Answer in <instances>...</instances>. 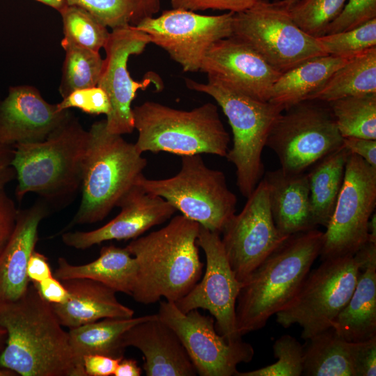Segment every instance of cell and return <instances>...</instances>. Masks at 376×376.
Instances as JSON below:
<instances>
[{
  "label": "cell",
  "instance_id": "1",
  "mask_svg": "<svg viewBox=\"0 0 376 376\" xmlns=\"http://www.w3.org/2000/svg\"><path fill=\"white\" fill-rule=\"evenodd\" d=\"M0 327L7 333L0 368L21 376H86L68 332L32 283L17 300L0 304Z\"/></svg>",
  "mask_w": 376,
  "mask_h": 376
},
{
  "label": "cell",
  "instance_id": "2",
  "mask_svg": "<svg viewBox=\"0 0 376 376\" xmlns=\"http://www.w3.org/2000/svg\"><path fill=\"white\" fill-rule=\"evenodd\" d=\"M199 228L198 223L177 215L125 246L137 265L131 295L136 302L154 304L162 297L176 302L199 281L203 267L196 243Z\"/></svg>",
  "mask_w": 376,
  "mask_h": 376
},
{
  "label": "cell",
  "instance_id": "3",
  "mask_svg": "<svg viewBox=\"0 0 376 376\" xmlns=\"http://www.w3.org/2000/svg\"><path fill=\"white\" fill-rule=\"evenodd\" d=\"M323 235L316 228L290 235L241 282L235 308L240 336L263 329L292 299L320 254Z\"/></svg>",
  "mask_w": 376,
  "mask_h": 376
},
{
  "label": "cell",
  "instance_id": "4",
  "mask_svg": "<svg viewBox=\"0 0 376 376\" xmlns=\"http://www.w3.org/2000/svg\"><path fill=\"white\" fill-rule=\"evenodd\" d=\"M88 141V131L71 115L45 140L15 144L17 199L32 192L47 205L70 202L81 188Z\"/></svg>",
  "mask_w": 376,
  "mask_h": 376
},
{
  "label": "cell",
  "instance_id": "5",
  "mask_svg": "<svg viewBox=\"0 0 376 376\" xmlns=\"http://www.w3.org/2000/svg\"><path fill=\"white\" fill-rule=\"evenodd\" d=\"M88 132L81 200L68 226L103 220L135 185L147 165L134 143L107 130L106 120L94 123Z\"/></svg>",
  "mask_w": 376,
  "mask_h": 376
},
{
  "label": "cell",
  "instance_id": "6",
  "mask_svg": "<svg viewBox=\"0 0 376 376\" xmlns=\"http://www.w3.org/2000/svg\"><path fill=\"white\" fill-rule=\"evenodd\" d=\"M135 146L145 152L180 156L211 154L226 157L230 135L216 104L207 102L191 110L174 109L148 101L132 108Z\"/></svg>",
  "mask_w": 376,
  "mask_h": 376
},
{
  "label": "cell",
  "instance_id": "7",
  "mask_svg": "<svg viewBox=\"0 0 376 376\" xmlns=\"http://www.w3.org/2000/svg\"><path fill=\"white\" fill-rule=\"evenodd\" d=\"M207 77L205 84L190 79H186L185 83L188 88L212 97L227 117L233 132V146L225 157L235 166L237 186L247 198L263 178V150L272 125L284 109Z\"/></svg>",
  "mask_w": 376,
  "mask_h": 376
},
{
  "label": "cell",
  "instance_id": "8",
  "mask_svg": "<svg viewBox=\"0 0 376 376\" xmlns=\"http://www.w3.org/2000/svg\"><path fill=\"white\" fill-rule=\"evenodd\" d=\"M135 185L220 235L236 212L237 197L228 188L224 173L207 166L201 155L182 156L179 172L171 178L148 179L142 174Z\"/></svg>",
  "mask_w": 376,
  "mask_h": 376
},
{
  "label": "cell",
  "instance_id": "9",
  "mask_svg": "<svg viewBox=\"0 0 376 376\" xmlns=\"http://www.w3.org/2000/svg\"><path fill=\"white\" fill-rule=\"evenodd\" d=\"M360 270L353 256L322 260L310 270L292 299L276 315L288 328L299 324L306 340L333 326L357 285Z\"/></svg>",
  "mask_w": 376,
  "mask_h": 376
},
{
  "label": "cell",
  "instance_id": "10",
  "mask_svg": "<svg viewBox=\"0 0 376 376\" xmlns=\"http://www.w3.org/2000/svg\"><path fill=\"white\" fill-rule=\"evenodd\" d=\"M232 31L231 36L251 47L280 73L327 55L316 38L299 28L279 0H259L234 13Z\"/></svg>",
  "mask_w": 376,
  "mask_h": 376
},
{
  "label": "cell",
  "instance_id": "11",
  "mask_svg": "<svg viewBox=\"0 0 376 376\" xmlns=\"http://www.w3.org/2000/svg\"><path fill=\"white\" fill-rule=\"evenodd\" d=\"M343 139L328 103L306 100L281 113L266 146L275 152L284 172L297 174L340 148Z\"/></svg>",
  "mask_w": 376,
  "mask_h": 376
},
{
  "label": "cell",
  "instance_id": "12",
  "mask_svg": "<svg viewBox=\"0 0 376 376\" xmlns=\"http://www.w3.org/2000/svg\"><path fill=\"white\" fill-rule=\"evenodd\" d=\"M375 207L376 168L350 153L343 186L323 235L321 260L354 256L368 242V221Z\"/></svg>",
  "mask_w": 376,
  "mask_h": 376
},
{
  "label": "cell",
  "instance_id": "13",
  "mask_svg": "<svg viewBox=\"0 0 376 376\" xmlns=\"http://www.w3.org/2000/svg\"><path fill=\"white\" fill-rule=\"evenodd\" d=\"M157 315L178 335L201 376H236L237 365L253 359L250 343L227 340L217 331L214 318L198 309L185 313L174 302L162 301Z\"/></svg>",
  "mask_w": 376,
  "mask_h": 376
},
{
  "label": "cell",
  "instance_id": "14",
  "mask_svg": "<svg viewBox=\"0 0 376 376\" xmlns=\"http://www.w3.org/2000/svg\"><path fill=\"white\" fill-rule=\"evenodd\" d=\"M234 13L203 15L184 9L164 10L136 26L151 42L164 49L184 72L200 70L203 56L215 42L232 36Z\"/></svg>",
  "mask_w": 376,
  "mask_h": 376
},
{
  "label": "cell",
  "instance_id": "15",
  "mask_svg": "<svg viewBox=\"0 0 376 376\" xmlns=\"http://www.w3.org/2000/svg\"><path fill=\"white\" fill-rule=\"evenodd\" d=\"M149 43L150 36L135 26L114 29L109 33L97 86L106 92L111 103V113L105 119L110 133H132L134 130L132 103L137 91L146 89L150 84L160 89L163 86L161 78L154 72H148L141 81H136L127 69L130 56L141 54Z\"/></svg>",
  "mask_w": 376,
  "mask_h": 376
},
{
  "label": "cell",
  "instance_id": "16",
  "mask_svg": "<svg viewBox=\"0 0 376 376\" xmlns=\"http://www.w3.org/2000/svg\"><path fill=\"white\" fill-rule=\"evenodd\" d=\"M196 243L205 256V274L186 295L174 303L185 313L198 308L208 311L219 334L230 342L242 339L237 329L235 312L241 282L230 267L221 235L200 225Z\"/></svg>",
  "mask_w": 376,
  "mask_h": 376
},
{
  "label": "cell",
  "instance_id": "17",
  "mask_svg": "<svg viewBox=\"0 0 376 376\" xmlns=\"http://www.w3.org/2000/svg\"><path fill=\"white\" fill-rule=\"evenodd\" d=\"M241 212L224 226L221 240L236 278L242 282L289 236L274 222L267 184L262 179Z\"/></svg>",
  "mask_w": 376,
  "mask_h": 376
},
{
  "label": "cell",
  "instance_id": "18",
  "mask_svg": "<svg viewBox=\"0 0 376 376\" xmlns=\"http://www.w3.org/2000/svg\"><path fill=\"white\" fill-rule=\"evenodd\" d=\"M258 100L268 102L281 73L248 45L230 36L214 42L206 51L200 70Z\"/></svg>",
  "mask_w": 376,
  "mask_h": 376
},
{
  "label": "cell",
  "instance_id": "19",
  "mask_svg": "<svg viewBox=\"0 0 376 376\" xmlns=\"http://www.w3.org/2000/svg\"><path fill=\"white\" fill-rule=\"evenodd\" d=\"M117 207L121 209L120 213L104 226L90 231L64 233L63 242L77 249H86L109 240H133L169 219L176 212L164 198L137 185L125 194Z\"/></svg>",
  "mask_w": 376,
  "mask_h": 376
},
{
  "label": "cell",
  "instance_id": "20",
  "mask_svg": "<svg viewBox=\"0 0 376 376\" xmlns=\"http://www.w3.org/2000/svg\"><path fill=\"white\" fill-rule=\"evenodd\" d=\"M31 86L10 87L0 103V143L14 146L45 140L70 116Z\"/></svg>",
  "mask_w": 376,
  "mask_h": 376
},
{
  "label": "cell",
  "instance_id": "21",
  "mask_svg": "<svg viewBox=\"0 0 376 376\" xmlns=\"http://www.w3.org/2000/svg\"><path fill=\"white\" fill-rule=\"evenodd\" d=\"M123 345L143 355L147 376H195L196 370L175 332L157 314L126 331Z\"/></svg>",
  "mask_w": 376,
  "mask_h": 376
},
{
  "label": "cell",
  "instance_id": "22",
  "mask_svg": "<svg viewBox=\"0 0 376 376\" xmlns=\"http://www.w3.org/2000/svg\"><path fill=\"white\" fill-rule=\"evenodd\" d=\"M49 214L42 199L31 207L18 210L13 234L0 254V304L19 299L30 281L26 273L29 259L38 240V227Z\"/></svg>",
  "mask_w": 376,
  "mask_h": 376
},
{
  "label": "cell",
  "instance_id": "23",
  "mask_svg": "<svg viewBox=\"0 0 376 376\" xmlns=\"http://www.w3.org/2000/svg\"><path fill=\"white\" fill-rule=\"evenodd\" d=\"M69 292L65 303L52 304L61 324L70 329L104 318H128L134 311L121 304L116 292L84 278L61 281Z\"/></svg>",
  "mask_w": 376,
  "mask_h": 376
},
{
  "label": "cell",
  "instance_id": "24",
  "mask_svg": "<svg viewBox=\"0 0 376 376\" xmlns=\"http://www.w3.org/2000/svg\"><path fill=\"white\" fill-rule=\"evenodd\" d=\"M269 191L272 216L276 228L285 236L317 227L311 214L306 172L288 173L281 168L267 171L263 178Z\"/></svg>",
  "mask_w": 376,
  "mask_h": 376
},
{
  "label": "cell",
  "instance_id": "25",
  "mask_svg": "<svg viewBox=\"0 0 376 376\" xmlns=\"http://www.w3.org/2000/svg\"><path fill=\"white\" fill-rule=\"evenodd\" d=\"M53 275L60 281L77 278L91 279L116 292L131 296L136 281L137 265L125 247L111 244L102 246L99 257L87 264L75 265L65 258H59Z\"/></svg>",
  "mask_w": 376,
  "mask_h": 376
},
{
  "label": "cell",
  "instance_id": "26",
  "mask_svg": "<svg viewBox=\"0 0 376 376\" xmlns=\"http://www.w3.org/2000/svg\"><path fill=\"white\" fill-rule=\"evenodd\" d=\"M348 58L322 55L283 72L271 90L268 102L283 107L308 100Z\"/></svg>",
  "mask_w": 376,
  "mask_h": 376
},
{
  "label": "cell",
  "instance_id": "27",
  "mask_svg": "<svg viewBox=\"0 0 376 376\" xmlns=\"http://www.w3.org/2000/svg\"><path fill=\"white\" fill-rule=\"evenodd\" d=\"M332 328L340 337L351 343L376 336V266L360 272L352 295Z\"/></svg>",
  "mask_w": 376,
  "mask_h": 376
},
{
  "label": "cell",
  "instance_id": "28",
  "mask_svg": "<svg viewBox=\"0 0 376 376\" xmlns=\"http://www.w3.org/2000/svg\"><path fill=\"white\" fill-rule=\"evenodd\" d=\"M350 151L343 146L311 167L307 173L311 214L314 225L325 228L332 217Z\"/></svg>",
  "mask_w": 376,
  "mask_h": 376
},
{
  "label": "cell",
  "instance_id": "29",
  "mask_svg": "<svg viewBox=\"0 0 376 376\" xmlns=\"http://www.w3.org/2000/svg\"><path fill=\"white\" fill-rule=\"evenodd\" d=\"M152 315L128 318H104L68 331L70 346L78 365L84 368L83 357L88 354H103L116 358L123 357L124 333Z\"/></svg>",
  "mask_w": 376,
  "mask_h": 376
},
{
  "label": "cell",
  "instance_id": "30",
  "mask_svg": "<svg viewBox=\"0 0 376 376\" xmlns=\"http://www.w3.org/2000/svg\"><path fill=\"white\" fill-rule=\"evenodd\" d=\"M305 340L302 375L356 376L354 343L343 339L334 328Z\"/></svg>",
  "mask_w": 376,
  "mask_h": 376
},
{
  "label": "cell",
  "instance_id": "31",
  "mask_svg": "<svg viewBox=\"0 0 376 376\" xmlns=\"http://www.w3.org/2000/svg\"><path fill=\"white\" fill-rule=\"evenodd\" d=\"M376 93V47L348 58L308 100L324 102Z\"/></svg>",
  "mask_w": 376,
  "mask_h": 376
},
{
  "label": "cell",
  "instance_id": "32",
  "mask_svg": "<svg viewBox=\"0 0 376 376\" xmlns=\"http://www.w3.org/2000/svg\"><path fill=\"white\" fill-rule=\"evenodd\" d=\"M328 104L343 138L376 140V93L345 97Z\"/></svg>",
  "mask_w": 376,
  "mask_h": 376
},
{
  "label": "cell",
  "instance_id": "33",
  "mask_svg": "<svg viewBox=\"0 0 376 376\" xmlns=\"http://www.w3.org/2000/svg\"><path fill=\"white\" fill-rule=\"evenodd\" d=\"M69 6L83 8L100 22L111 29L136 26L153 17L161 7V0H66Z\"/></svg>",
  "mask_w": 376,
  "mask_h": 376
},
{
  "label": "cell",
  "instance_id": "34",
  "mask_svg": "<svg viewBox=\"0 0 376 376\" xmlns=\"http://www.w3.org/2000/svg\"><path fill=\"white\" fill-rule=\"evenodd\" d=\"M62 47L65 51L58 89L62 97L75 91L97 86L104 63L100 53L75 45Z\"/></svg>",
  "mask_w": 376,
  "mask_h": 376
},
{
  "label": "cell",
  "instance_id": "35",
  "mask_svg": "<svg viewBox=\"0 0 376 376\" xmlns=\"http://www.w3.org/2000/svg\"><path fill=\"white\" fill-rule=\"evenodd\" d=\"M64 37L61 45H75L98 52L104 47L110 32L86 10L68 5L59 12Z\"/></svg>",
  "mask_w": 376,
  "mask_h": 376
},
{
  "label": "cell",
  "instance_id": "36",
  "mask_svg": "<svg viewBox=\"0 0 376 376\" xmlns=\"http://www.w3.org/2000/svg\"><path fill=\"white\" fill-rule=\"evenodd\" d=\"M325 54L350 58L376 47V19L354 29L316 38Z\"/></svg>",
  "mask_w": 376,
  "mask_h": 376
},
{
  "label": "cell",
  "instance_id": "37",
  "mask_svg": "<svg viewBox=\"0 0 376 376\" xmlns=\"http://www.w3.org/2000/svg\"><path fill=\"white\" fill-rule=\"evenodd\" d=\"M347 0H301L289 12L297 25L314 38L325 34L328 25L343 10Z\"/></svg>",
  "mask_w": 376,
  "mask_h": 376
},
{
  "label": "cell",
  "instance_id": "38",
  "mask_svg": "<svg viewBox=\"0 0 376 376\" xmlns=\"http://www.w3.org/2000/svg\"><path fill=\"white\" fill-rule=\"evenodd\" d=\"M276 363L236 376H300L304 370V345L290 335H283L274 342Z\"/></svg>",
  "mask_w": 376,
  "mask_h": 376
},
{
  "label": "cell",
  "instance_id": "39",
  "mask_svg": "<svg viewBox=\"0 0 376 376\" xmlns=\"http://www.w3.org/2000/svg\"><path fill=\"white\" fill-rule=\"evenodd\" d=\"M57 107L61 111L75 107L88 114H105L107 116L111 110L107 94L97 86L73 91L63 98Z\"/></svg>",
  "mask_w": 376,
  "mask_h": 376
},
{
  "label": "cell",
  "instance_id": "40",
  "mask_svg": "<svg viewBox=\"0 0 376 376\" xmlns=\"http://www.w3.org/2000/svg\"><path fill=\"white\" fill-rule=\"evenodd\" d=\"M373 19H376V0H348L324 35L350 30Z\"/></svg>",
  "mask_w": 376,
  "mask_h": 376
},
{
  "label": "cell",
  "instance_id": "41",
  "mask_svg": "<svg viewBox=\"0 0 376 376\" xmlns=\"http://www.w3.org/2000/svg\"><path fill=\"white\" fill-rule=\"evenodd\" d=\"M259 0H170L172 8L191 11L207 9L228 10L234 13L244 11Z\"/></svg>",
  "mask_w": 376,
  "mask_h": 376
},
{
  "label": "cell",
  "instance_id": "42",
  "mask_svg": "<svg viewBox=\"0 0 376 376\" xmlns=\"http://www.w3.org/2000/svg\"><path fill=\"white\" fill-rule=\"evenodd\" d=\"M353 359L356 376H375L376 336L354 343Z\"/></svg>",
  "mask_w": 376,
  "mask_h": 376
},
{
  "label": "cell",
  "instance_id": "43",
  "mask_svg": "<svg viewBox=\"0 0 376 376\" xmlns=\"http://www.w3.org/2000/svg\"><path fill=\"white\" fill-rule=\"evenodd\" d=\"M17 213L18 210L13 201L7 195L4 188H0V254L13 234Z\"/></svg>",
  "mask_w": 376,
  "mask_h": 376
},
{
  "label": "cell",
  "instance_id": "44",
  "mask_svg": "<svg viewBox=\"0 0 376 376\" xmlns=\"http://www.w3.org/2000/svg\"><path fill=\"white\" fill-rule=\"evenodd\" d=\"M122 358L98 354L85 355L83 357V366L86 375V376H112Z\"/></svg>",
  "mask_w": 376,
  "mask_h": 376
},
{
  "label": "cell",
  "instance_id": "45",
  "mask_svg": "<svg viewBox=\"0 0 376 376\" xmlns=\"http://www.w3.org/2000/svg\"><path fill=\"white\" fill-rule=\"evenodd\" d=\"M343 146L350 153L361 157L371 166L376 168V140L359 137H345Z\"/></svg>",
  "mask_w": 376,
  "mask_h": 376
},
{
  "label": "cell",
  "instance_id": "46",
  "mask_svg": "<svg viewBox=\"0 0 376 376\" xmlns=\"http://www.w3.org/2000/svg\"><path fill=\"white\" fill-rule=\"evenodd\" d=\"M40 295L52 304L65 303L69 299V292L62 281L54 276L34 284Z\"/></svg>",
  "mask_w": 376,
  "mask_h": 376
},
{
  "label": "cell",
  "instance_id": "47",
  "mask_svg": "<svg viewBox=\"0 0 376 376\" xmlns=\"http://www.w3.org/2000/svg\"><path fill=\"white\" fill-rule=\"evenodd\" d=\"M26 273L30 282L33 284L53 276L47 258L36 250L29 259Z\"/></svg>",
  "mask_w": 376,
  "mask_h": 376
},
{
  "label": "cell",
  "instance_id": "48",
  "mask_svg": "<svg viewBox=\"0 0 376 376\" xmlns=\"http://www.w3.org/2000/svg\"><path fill=\"white\" fill-rule=\"evenodd\" d=\"M14 155V146L0 143V188L16 177L15 171L12 166Z\"/></svg>",
  "mask_w": 376,
  "mask_h": 376
},
{
  "label": "cell",
  "instance_id": "49",
  "mask_svg": "<svg viewBox=\"0 0 376 376\" xmlns=\"http://www.w3.org/2000/svg\"><path fill=\"white\" fill-rule=\"evenodd\" d=\"M360 272L376 266V243L366 242L353 256Z\"/></svg>",
  "mask_w": 376,
  "mask_h": 376
},
{
  "label": "cell",
  "instance_id": "50",
  "mask_svg": "<svg viewBox=\"0 0 376 376\" xmlns=\"http://www.w3.org/2000/svg\"><path fill=\"white\" fill-rule=\"evenodd\" d=\"M142 368L134 359H125L124 357L119 361L113 376H140Z\"/></svg>",
  "mask_w": 376,
  "mask_h": 376
},
{
  "label": "cell",
  "instance_id": "51",
  "mask_svg": "<svg viewBox=\"0 0 376 376\" xmlns=\"http://www.w3.org/2000/svg\"><path fill=\"white\" fill-rule=\"evenodd\" d=\"M368 241L376 243V214L375 212L371 215L368 225Z\"/></svg>",
  "mask_w": 376,
  "mask_h": 376
},
{
  "label": "cell",
  "instance_id": "52",
  "mask_svg": "<svg viewBox=\"0 0 376 376\" xmlns=\"http://www.w3.org/2000/svg\"><path fill=\"white\" fill-rule=\"evenodd\" d=\"M45 5H47L60 12L68 6L66 0H37Z\"/></svg>",
  "mask_w": 376,
  "mask_h": 376
},
{
  "label": "cell",
  "instance_id": "53",
  "mask_svg": "<svg viewBox=\"0 0 376 376\" xmlns=\"http://www.w3.org/2000/svg\"><path fill=\"white\" fill-rule=\"evenodd\" d=\"M300 1L301 0H279V2L289 10Z\"/></svg>",
  "mask_w": 376,
  "mask_h": 376
},
{
  "label": "cell",
  "instance_id": "54",
  "mask_svg": "<svg viewBox=\"0 0 376 376\" xmlns=\"http://www.w3.org/2000/svg\"><path fill=\"white\" fill-rule=\"evenodd\" d=\"M6 331L3 328L0 327V354L4 347L3 343L6 342Z\"/></svg>",
  "mask_w": 376,
  "mask_h": 376
},
{
  "label": "cell",
  "instance_id": "55",
  "mask_svg": "<svg viewBox=\"0 0 376 376\" xmlns=\"http://www.w3.org/2000/svg\"><path fill=\"white\" fill-rule=\"evenodd\" d=\"M17 375L14 372L5 369V368H0V376H15Z\"/></svg>",
  "mask_w": 376,
  "mask_h": 376
}]
</instances>
